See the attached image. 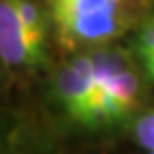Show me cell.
<instances>
[{"mask_svg": "<svg viewBox=\"0 0 154 154\" xmlns=\"http://www.w3.org/2000/svg\"><path fill=\"white\" fill-rule=\"evenodd\" d=\"M154 0H44L60 44L102 46L144 20Z\"/></svg>", "mask_w": 154, "mask_h": 154, "instance_id": "cell-1", "label": "cell"}, {"mask_svg": "<svg viewBox=\"0 0 154 154\" xmlns=\"http://www.w3.org/2000/svg\"><path fill=\"white\" fill-rule=\"evenodd\" d=\"M98 82V124L118 122L136 108L140 80L130 56L120 48H98L90 52Z\"/></svg>", "mask_w": 154, "mask_h": 154, "instance_id": "cell-2", "label": "cell"}, {"mask_svg": "<svg viewBox=\"0 0 154 154\" xmlns=\"http://www.w3.org/2000/svg\"><path fill=\"white\" fill-rule=\"evenodd\" d=\"M54 94L60 108L72 122L80 126H98V82L90 52L76 56L58 70L54 80Z\"/></svg>", "mask_w": 154, "mask_h": 154, "instance_id": "cell-3", "label": "cell"}, {"mask_svg": "<svg viewBox=\"0 0 154 154\" xmlns=\"http://www.w3.org/2000/svg\"><path fill=\"white\" fill-rule=\"evenodd\" d=\"M0 60L12 68H36L46 60V36L22 22L14 0H0Z\"/></svg>", "mask_w": 154, "mask_h": 154, "instance_id": "cell-4", "label": "cell"}, {"mask_svg": "<svg viewBox=\"0 0 154 154\" xmlns=\"http://www.w3.org/2000/svg\"><path fill=\"white\" fill-rule=\"evenodd\" d=\"M134 46H136V52L142 62L154 56V14L146 16L142 22L138 24Z\"/></svg>", "mask_w": 154, "mask_h": 154, "instance_id": "cell-5", "label": "cell"}, {"mask_svg": "<svg viewBox=\"0 0 154 154\" xmlns=\"http://www.w3.org/2000/svg\"><path fill=\"white\" fill-rule=\"evenodd\" d=\"M134 136L142 148L154 152V110L138 116V120L134 122Z\"/></svg>", "mask_w": 154, "mask_h": 154, "instance_id": "cell-6", "label": "cell"}, {"mask_svg": "<svg viewBox=\"0 0 154 154\" xmlns=\"http://www.w3.org/2000/svg\"><path fill=\"white\" fill-rule=\"evenodd\" d=\"M148 154H154V152H148Z\"/></svg>", "mask_w": 154, "mask_h": 154, "instance_id": "cell-7", "label": "cell"}]
</instances>
